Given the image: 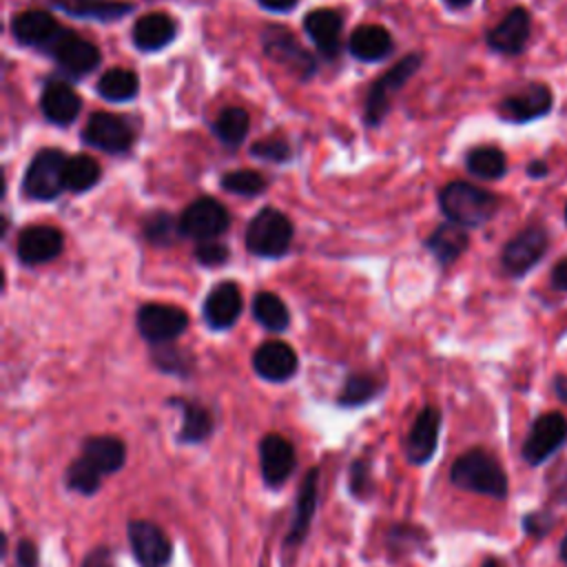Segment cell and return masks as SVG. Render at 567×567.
Wrapping results in <instances>:
<instances>
[{
	"instance_id": "7dc6e473",
	"label": "cell",
	"mask_w": 567,
	"mask_h": 567,
	"mask_svg": "<svg viewBox=\"0 0 567 567\" xmlns=\"http://www.w3.org/2000/svg\"><path fill=\"white\" fill-rule=\"evenodd\" d=\"M82 567H115L111 547H106V545L93 547V549L82 558Z\"/></svg>"
},
{
	"instance_id": "f5cc1de1",
	"label": "cell",
	"mask_w": 567,
	"mask_h": 567,
	"mask_svg": "<svg viewBox=\"0 0 567 567\" xmlns=\"http://www.w3.org/2000/svg\"><path fill=\"white\" fill-rule=\"evenodd\" d=\"M450 9H465L467 4H472L474 0H443Z\"/></svg>"
},
{
	"instance_id": "603a6c76",
	"label": "cell",
	"mask_w": 567,
	"mask_h": 567,
	"mask_svg": "<svg viewBox=\"0 0 567 567\" xmlns=\"http://www.w3.org/2000/svg\"><path fill=\"white\" fill-rule=\"evenodd\" d=\"M40 111L51 124L66 126L80 115L82 100L71 89V84L62 80H49L40 93Z\"/></svg>"
},
{
	"instance_id": "c3c4849f",
	"label": "cell",
	"mask_w": 567,
	"mask_h": 567,
	"mask_svg": "<svg viewBox=\"0 0 567 567\" xmlns=\"http://www.w3.org/2000/svg\"><path fill=\"white\" fill-rule=\"evenodd\" d=\"M549 284L556 292H567V255L551 266Z\"/></svg>"
},
{
	"instance_id": "52a82bcc",
	"label": "cell",
	"mask_w": 567,
	"mask_h": 567,
	"mask_svg": "<svg viewBox=\"0 0 567 567\" xmlns=\"http://www.w3.org/2000/svg\"><path fill=\"white\" fill-rule=\"evenodd\" d=\"M554 106L551 89L545 82H525L512 93L503 95L496 111L498 117L509 124H529L545 117Z\"/></svg>"
},
{
	"instance_id": "9a60e30c",
	"label": "cell",
	"mask_w": 567,
	"mask_h": 567,
	"mask_svg": "<svg viewBox=\"0 0 567 567\" xmlns=\"http://www.w3.org/2000/svg\"><path fill=\"white\" fill-rule=\"evenodd\" d=\"M532 35V13L525 7H512L487 33L485 42L501 55H518Z\"/></svg>"
},
{
	"instance_id": "681fc988",
	"label": "cell",
	"mask_w": 567,
	"mask_h": 567,
	"mask_svg": "<svg viewBox=\"0 0 567 567\" xmlns=\"http://www.w3.org/2000/svg\"><path fill=\"white\" fill-rule=\"evenodd\" d=\"M257 2H259L264 9H268V11L284 13V11H292L299 0H257Z\"/></svg>"
},
{
	"instance_id": "836d02e7",
	"label": "cell",
	"mask_w": 567,
	"mask_h": 567,
	"mask_svg": "<svg viewBox=\"0 0 567 567\" xmlns=\"http://www.w3.org/2000/svg\"><path fill=\"white\" fill-rule=\"evenodd\" d=\"M252 317L259 326H264L270 332H284L290 323V312L286 303L268 290H261L252 299Z\"/></svg>"
},
{
	"instance_id": "60d3db41",
	"label": "cell",
	"mask_w": 567,
	"mask_h": 567,
	"mask_svg": "<svg viewBox=\"0 0 567 567\" xmlns=\"http://www.w3.org/2000/svg\"><path fill=\"white\" fill-rule=\"evenodd\" d=\"M221 188L228 190V193L241 195V197H255V195H259V193L266 190V179H264L261 173H257V171L241 168V171L226 173V175L221 177Z\"/></svg>"
},
{
	"instance_id": "277c9868",
	"label": "cell",
	"mask_w": 567,
	"mask_h": 567,
	"mask_svg": "<svg viewBox=\"0 0 567 567\" xmlns=\"http://www.w3.org/2000/svg\"><path fill=\"white\" fill-rule=\"evenodd\" d=\"M567 443V416L558 410L538 414L520 443V458L529 467H540Z\"/></svg>"
},
{
	"instance_id": "f35d334b",
	"label": "cell",
	"mask_w": 567,
	"mask_h": 567,
	"mask_svg": "<svg viewBox=\"0 0 567 567\" xmlns=\"http://www.w3.org/2000/svg\"><path fill=\"white\" fill-rule=\"evenodd\" d=\"M153 363L157 370L166 372V374H175V377H188L193 370V361L190 357L171 346V343H162V346H153V354H151Z\"/></svg>"
},
{
	"instance_id": "484cf974",
	"label": "cell",
	"mask_w": 567,
	"mask_h": 567,
	"mask_svg": "<svg viewBox=\"0 0 567 567\" xmlns=\"http://www.w3.org/2000/svg\"><path fill=\"white\" fill-rule=\"evenodd\" d=\"M171 405L182 412V427L177 432L179 443H204L215 432V419L208 408L190 399H168Z\"/></svg>"
},
{
	"instance_id": "f546056e",
	"label": "cell",
	"mask_w": 567,
	"mask_h": 567,
	"mask_svg": "<svg viewBox=\"0 0 567 567\" xmlns=\"http://www.w3.org/2000/svg\"><path fill=\"white\" fill-rule=\"evenodd\" d=\"M49 2L51 7L62 9L64 13H71L75 18L100 20V22H113L133 11V4L124 0H49Z\"/></svg>"
},
{
	"instance_id": "9f6ffc18",
	"label": "cell",
	"mask_w": 567,
	"mask_h": 567,
	"mask_svg": "<svg viewBox=\"0 0 567 567\" xmlns=\"http://www.w3.org/2000/svg\"><path fill=\"white\" fill-rule=\"evenodd\" d=\"M565 221H567V202H565Z\"/></svg>"
},
{
	"instance_id": "8992f818",
	"label": "cell",
	"mask_w": 567,
	"mask_h": 567,
	"mask_svg": "<svg viewBox=\"0 0 567 567\" xmlns=\"http://www.w3.org/2000/svg\"><path fill=\"white\" fill-rule=\"evenodd\" d=\"M66 155L60 148H42L38 151L22 179V188L31 199L40 202H51L64 190V164Z\"/></svg>"
},
{
	"instance_id": "9c48e42d",
	"label": "cell",
	"mask_w": 567,
	"mask_h": 567,
	"mask_svg": "<svg viewBox=\"0 0 567 567\" xmlns=\"http://www.w3.org/2000/svg\"><path fill=\"white\" fill-rule=\"evenodd\" d=\"M423 55L421 53H410L401 58L390 71H385L368 91L365 97V124L377 126L390 111V97L396 93L419 69H421Z\"/></svg>"
},
{
	"instance_id": "ba28073f",
	"label": "cell",
	"mask_w": 567,
	"mask_h": 567,
	"mask_svg": "<svg viewBox=\"0 0 567 567\" xmlns=\"http://www.w3.org/2000/svg\"><path fill=\"white\" fill-rule=\"evenodd\" d=\"M261 47L264 53L286 66L290 73H295L299 80H308L317 71V60L315 55L299 44L295 33H290L281 24H268L261 33Z\"/></svg>"
},
{
	"instance_id": "7bdbcfd3",
	"label": "cell",
	"mask_w": 567,
	"mask_h": 567,
	"mask_svg": "<svg viewBox=\"0 0 567 567\" xmlns=\"http://www.w3.org/2000/svg\"><path fill=\"white\" fill-rule=\"evenodd\" d=\"M250 155L266 162H286L290 157V146L284 137H266L250 144Z\"/></svg>"
},
{
	"instance_id": "4316f807",
	"label": "cell",
	"mask_w": 567,
	"mask_h": 567,
	"mask_svg": "<svg viewBox=\"0 0 567 567\" xmlns=\"http://www.w3.org/2000/svg\"><path fill=\"white\" fill-rule=\"evenodd\" d=\"M82 456L102 474H115L126 463V443L111 434L89 436L82 443Z\"/></svg>"
},
{
	"instance_id": "f907efd6",
	"label": "cell",
	"mask_w": 567,
	"mask_h": 567,
	"mask_svg": "<svg viewBox=\"0 0 567 567\" xmlns=\"http://www.w3.org/2000/svg\"><path fill=\"white\" fill-rule=\"evenodd\" d=\"M527 175L532 179H540V177H547L549 175V164L545 159H532L527 164Z\"/></svg>"
},
{
	"instance_id": "3957f363",
	"label": "cell",
	"mask_w": 567,
	"mask_h": 567,
	"mask_svg": "<svg viewBox=\"0 0 567 567\" xmlns=\"http://www.w3.org/2000/svg\"><path fill=\"white\" fill-rule=\"evenodd\" d=\"M292 224L277 208H261L246 228V248L266 259L284 257L292 244Z\"/></svg>"
},
{
	"instance_id": "5b68a950",
	"label": "cell",
	"mask_w": 567,
	"mask_h": 567,
	"mask_svg": "<svg viewBox=\"0 0 567 567\" xmlns=\"http://www.w3.org/2000/svg\"><path fill=\"white\" fill-rule=\"evenodd\" d=\"M549 250V233L543 224H529L507 239L501 250V268L507 277H525Z\"/></svg>"
},
{
	"instance_id": "bcb514c9",
	"label": "cell",
	"mask_w": 567,
	"mask_h": 567,
	"mask_svg": "<svg viewBox=\"0 0 567 567\" xmlns=\"http://www.w3.org/2000/svg\"><path fill=\"white\" fill-rule=\"evenodd\" d=\"M16 563H18V567H38L40 565V551L33 540H29V538L18 540Z\"/></svg>"
},
{
	"instance_id": "74e56055",
	"label": "cell",
	"mask_w": 567,
	"mask_h": 567,
	"mask_svg": "<svg viewBox=\"0 0 567 567\" xmlns=\"http://www.w3.org/2000/svg\"><path fill=\"white\" fill-rule=\"evenodd\" d=\"M142 228H144V237L151 244H159V246H168L182 235L179 233V219H175L171 213H164V210L151 213L142 221Z\"/></svg>"
},
{
	"instance_id": "f1b7e54d",
	"label": "cell",
	"mask_w": 567,
	"mask_h": 567,
	"mask_svg": "<svg viewBox=\"0 0 567 567\" xmlns=\"http://www.w3.org/2000/svg\"><path fill=\"white\" fill-rule=\"evenodd\" d=\"M348 51L361 62H379L392 53V35L381 24H361L352 31Z\"/></svg>"
},
{
	"instance_id": "6da1fadb",
	"label": "cell",
	"mask_w": 567,
	"mask_h": 567,
	"mask_svg": "<svg viewBox=\"0 0 567 567\" xmlns=\"http://www.w3.org/2000/svg\"><path fill=\"white\" fill-rule=\"evenodd\" d=\"M450 481L454 487L496 501H505L509 494V481L498 458L485 447H470L450 467Z\"/></svg>"
},
{
	"instance_id": "7c38bea8",
	"label": "cell",
	"mask_w": 567,
	"mask_h": 567,
	"mask_svg": "<svg viewBox=\"0 0 567 567\" xmlns=\"http://www.w3.org/2000/svg\"><path fill=\"white\" fill-rule=\"evenodd\" d=\"M126 536L140 567H168L173 558V543L159 525L133 518L126 525Z\"/></svg>"
},
{
	"instance_id": "ac0fdd59",
	"label": "cell",
	"mask_w": 567,
	"mask_h": 567,
	"mask_svg": "<svg viewBox=\"0 0 567 567\" xmlns=\"http://www.w3.org/2000/svg\"><path fill=\"white\" fill-rule=\"evenodd\" d=\"M62 24L44 9H27L11 18V35L22 47H35L49 51L62 33Z\"/></svg>"
},
{
	"instance_id": "d6986e66",
	"label": "cell",
	"mask_w": 567,
	"mask_h": 567,
	"mask_svg": "<svg viewBox=\"0 0 567 567\" xmlns=\"http://www.w3.org/2000/svg\"><path fill=\"white\" fill-rule=\"evenodd\" d=\"M64 248V237L55 226L35 224L27 226L18 235L16 255L24 266H40L47 261H53Z\"/></svg>"
},
{
	"instance_id": "d590c367",
	"label": "cell",
	"mask_w": 567,
	"mask_h": 567,
	"mask_svg": "<svg viewBox=\"0 0 567 567\" xmlns=\"http://www.w3.org/2000/svg\"><path fill=\"white\" fill-rule=\"evenodd\" d=\"M250 128V115L241 109V106H228L224 109L215 124L213 131L215 135L226 144V146H237L244 142V137L248 135Z\"/></svg>"
},
{
	"instance_id": "7402d4cb",
	"label": "cell",
	"mask_w": 567,
	"mask_h": 567,
	"mask_svg": "<svg viewBox=\"0 0 567 567\" xmlns=\"http://www.w3.org/2000/svg\"><path fill=\"white\" fill-rule=\"evenodd\" d=\"M303 29L317 51L326 60H334L341 51V31H343V18L334 9H312L303 18Z\"/></svg>"
},
{
	"instance_id": "d4e9b609",
	"label": "cell",
	"mask_w": 567,
	"mask_h": 567,
	"mask_svg": "<svg viewBox=\"0 0 567 567\" xmlns=\"http://www.w3.org/2000/svg\"><path fill=\"white\" fill-rule=\"evenodd\" d=\"M177 35V24L168 13L162 11H153L142 16L131 31L133 44L140 51H159L164 47H168L173 42V38Z\"/></svg>"
},
{
	"instance_id": "b9f144b4",
	"label": "cell",
	"mask_w": 567,
	"mask_h": 567,
	"mask_svg": "<svg viewBox=\"0 0 567 567\" xmlns=\"http://www.w3.org/2000/svg\"><path fill=\"white\" fill-rule=\"evenodd\" d=\"M556 523H558V518H556V514H551L549 509H532V512L523 514V518H520V529H523L529 538L540 540V538H547V536L554 532Z\"/></svg>"
},
{
	"instance_id": "7a4b0ae2",
	"label": "cell",
	"mask_w": 567,
	"mask_h": 567,
	"mask_svg": "<svg viewBox=\"0 0 567 567\" xmlns=\"http://www.w3.org/2000/svg\"><path fill=\"white\" fill-rule=\"evenodd\" d=\"M439 208L447 221L463 228H478L496 215L501 197L476 184L454 179L441 188Z\"/></svg>"
},
{
	"instance_id": "2e32d148",
	"label": "cell",
	"mask_w": 567,
	"mask_h": 567,
	"mask_svg": "<svg viewBox=\"0 0 567 567\" xmlns=\"http://www.w3.org/2000/svg\"><path fill=\"white\" fill-rule=\"evenodd\" d=\"M259 467H261V478L268 487L272 489L281 487L297 467L295 445L281 434H275V432L266 434L259 441Z\"/></svg>"
},
{
	"instance_id": "5bb4252c",
	"label": "cell",
	"mask_w": 567,
	"mask_h": 567,
	"mask_svg": "<svg viewBox=\"0 0 567 567\" xmlns=\"http://www.w3.org/2000/svg\"><path fill=\"white\" fill-rule=\"evenodd\" d=\"M82 142L93 148H100L104 153L120 155L133 146L135 131L131 128V124L124 117H120L115 113L97 111L89 117V122L82 131Z\"/></svg>"
},
{
	"instance_id": "11a10c76",
	"label": "cell",
	"mask_w": 567,
	"mask_h": 567,
	"mask_svg": "<svg viewBox=\"0 0 567 567\" xmlns=\"http://www.w3.org/2000/svg\"><path fill=\"white\" fill-rule=\"evenodd\" d=\"M481 567H503V563H501L498 558H494V556H487V558L481 563Z\"/></svg>"
},
{
	"instance_id": "44dd1931",
	"label": "cell",
	"mask_w": 567,
	"mask_h": 567,
	"mask_svg": "<svg viewBox=\"0 0 567 567\" xmlns=\"http://www.w3.org/2000/svg\"><path fill=\"white\" fill-rule=\"evenodd\" d=\"M244 308V299L239 292V286L233 281H221L210 288V292L204 299V321L213 330H226L235 326Z\"/></svg>"
},
{
	"instance_id": "4dcf8cb0",
	"label": "cell",
	"mask_w": 567,
	"mask_h": 567,
	"mask_svg": "<svg viewBox=\"0 0 567 567\" xmlns=\"http://www.w3.org/2000/svg\"><path fill=\"white\" fill-rule=\"evenodd\" d=\"M385 388V381L374 377L372 372H352L346 377L343 388L337 396V405L341 408H361L377 399Z\"/></svg>"
},
{
	"instance_id": "8d00e7d4",
	"label": "cell",
	"mask_w": 567,
	"mask_h": 567,
	"mask_svg": "<svg viewBox=\"0 0 567 567\" xmlns=\"http://www.w3.org/2000/svg\"><path fill=\"white\" fill-rule=\"evenodd\" d=\"M102 476L104 474L80 454L75 461H71L66 465L64 483H66L69 489H73V492H78L82 496H93L100 489V485H102Z\"/></svg>"
},
{
	"instance_id": "83f0119b",
	"label": "cell",
	"mask_w": 567,
	"mask_h": 567,
	"mask_svg": "<svg viewBox=\"0 0 567 567\" xmlns=\"http://www.w3.org/2000/svg\"><path fill=\"white\" fill-rule=\"evenodd\" d=\"M470 246V235L463 226L443 221L425 239V248L436 257L441 266H452Z\"/></svg>"
},
{
	"instance_id": "d6a6232c",
	"label": "cell",
	"mask_w": 567,
	"mask_h": 567,
	"mask_svg": "<svg viewBox=\"0 0 567 567\" xmlns=\"http://www.w3.org/2000/svg\"><path fill=\"white\" fill-rule=\"evenodd\" d=\"M465 168L478 179H501L507 173V157L498 146L481 144L467 151Z\"/></svg>"
},
{
	"instance_id": "816d5d0a",
	"label": "cell",
	"mask_w": 567,
	"mask_h": 567,
	"mask_svg": "<svg viewBox=\"0 0 567 567\" xmlns=\"http://www.w3.org/2000/svg\"><path fill=\"white\" fill-rule=\"evenodd\" d=\"M551 390L560 403L567 405V374H556L551 379Z\"/></svg>"
},
{
	"instance_id": "1f68e13d",
	"label": "cell",
	"mask_w": 567,
	"mask_h": 567,
	"mask_svg": "<svg viewBox=\"0 0 567 567\" xmlns=\"http://www.w3.org/2000/svg\"><path fill=\"white\" fill-rule=\"evenodd\" d=\"M95 91L102 100L109 102H128L137 95L140 91V80L137 73L131 69H122V66H113L109 71H104L95 84Z\"/></svg>"
},
{
	"instance_id": "f6af8a7d",
	"label": "cell",
	"mask_w": 567,
	"mask_h": 567,
	"mask_svg": "<svg viewBox=\"0 0 567 567\" xmlns=\"http://www.w3.org/2000/svg\"><path fill=\"white\" fill-rule=\"evenodd\" d=\"M348 487L354 498H365V494L370 492V465L365 458H354L350 463Z\"/></svg>"
},
{
	"instance_id": "8fae6325",
	"label": "cell",
	"mask_w": 567,
	"mask_h": 567,
	"mask_svg": "<svg viewBox=\"0 0 567 567\" xmlns=\"http://www.w3.org/2000/svg\"><path fill=\"white\" fill-rule=\"evenodd\" d=\"M137 332L151 346L171 343L188 328V315L171 303H144L135 315Z\"/></svg>"
},
{
	"instance_id": "ffe728a7",
	"label": "cell",
	"mask_w": 567,
	"mask_h": 567,
	"mask_svg": "<svg viewBox=\"0 0 567 567\" xmlns=\"http://www.w3.org/2000/svg\"><path fill=\"white\" fill-rule=\"evenodd\" d=\"M252 368L255 372L270 381V383H284L295 377L299 368L297 352L286 343V341H264L255 352H252Z\"/></svg>"
},
{
	"instance_id": "ab89813d",
	"label": "cell",
	"mask_w": 567,
	"mask_h": 567,
	"mask_svg": "<svg viewBox=\"0 0 567 567\" xmlns=\"http://www.w3.org/2000/svg\"><path fill=\"white\" fill-rule=\"evenodd\" d=\"M425 540H427V534L421 527H414L408 523H399L388 529V549L392 554L416 551L425 545Z\"/></svg>"
},
{
	"instance_id": "e0dca14e",
	"label": "cell",
	"mask_w": 567,
	"mask_h": 567,
	"mask_svg": "<svg viewBox=\"0 0 567 567\" xmlns=\"http://www.w3.org/2000/svg\"><path fill=\"white\" fill-rule=\"evenodd\" d=\"M439 432H441V412L434 405L421 408L416 414L403 445L405 461L412 465H425L436 447H439Z\"/></svg>"
},
{
	"instance_id": "30bf717a",
	"label": "cell",
	"mask_w": 567,
	"mask_h": 567,
	"mask_svg": "<svg viewBox=\"0 0 567 567\" xmlns=\"http://www.w3.org/2000/svg\"><path fill=\"white\" fill-rule=\"evenodd\" d=\"M230 226V215L221 202L215 197H197L179 215L182 237L199 241L217 239Z\"/></svg>"
},
{
	"instance_id": "4fadbf2b",
	"label": "cell",
	"mask_w": 567,
	"mask_h": 567,
	"mask_svg": "<svg viewBox=\"0 0 567 567\" xmlns=\"http://www.w3.org/2000/svg\"><path fill=\"white\" fill-rule=\"evenodd\" d=\"M47 53L73 80L89 75L102 62L100 49L93 42L80 38L75 31H69V29H62V33L58 35V40L51 44V49Z\"/></svg>"
},
{
	"instance_id": "db71d44e",
	"label": "cell",
	"mask_w": 567,
	"mask_h": 567,
	"mask_svg": "<svg viewBox=\"0 0 567 567\" xmlns=\"http://www.w3.org/2000/svg\"><path fill=\"white\" fill-rule=\"evenodd\" d=\"M558 558L567 565V534L563 536V540H560V545H558Z\"/></svg>"
},
{
	"instance_id": "ee69618b",
	"label": "cell",
	"mask_w": 567,
	"mask_h": 567,
	"mask_svg": "<svg viewBox=\"0 0 567 567\" xmlns=\"http://www.w3.org/2000/svg\"><path fill=\"white\" fill-rule=\"evenodd\" d=\"M230 257L228 252V246L221 244L219 239H208V241H199L197 248H195V259L202 264V266H221L226 264Z\"/></svg>"
},
{
	"instance_id": "cb8c5ba5",
	"label": "cell",
	"mask_w": 567,
	"mask_h": 567,
	"mask_svg": "<svg viewBox=\"0 0 567 567\" xmlns=\"http://www.w3.org/2000/svg\"><path fill=\"white\" fill-rule=\"evenodd\" d=\"M317 483H319V467H310L306 472L303 481H301L299 492H297L292 523H290V529H288V534L284 538L286 547H295V545L303 543V538L308 536L310 523H312L315 512H317V496H319Z\"/></svg>"
},
{
	"instance_id": "e575fe53",
	"label": "cell",
	"mask_w": 567,
	"mask_h": 567,
	"mask_svg": "<svg viewBox=\"0 0 567 567\" xmlns=\"http://www.w3.org/2000/svg\"><path fill=\"white\" fill-rule=\"evenodd\" d=\"M102 177L100 164L89 155H73L64 164V188L71 193H84L93 188Z\"/></svg>"
}]
</instances>
